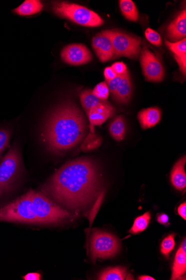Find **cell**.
Segmentation results:
<instances>
[{
    "label": "cell",
    "instance_id": "36",
    "mask_svg": "<svg viewBox=\"0 0 186 280\" xmlns=\"http://www.w3.org/2000/svg\"><path fill=\"white\" fill-rule=\"evenodd\" d=\"M138 279L140 280H154L155 279L153 277H152L150 276H148V275H142V276H140L138 277Z\"/></svg>",
    "mask_w": 186,
    "mask_h": 280
},
{
    "label": "cell",
    "instance_id": "6",
    "mask_svg": "<svg viewBox=\"0 0 186 280\" xmlns=\"http://www.w3.org/2000/svg\"><path fill=\"white\" fill-rule=\"evenodd\" d=\"M106 32L110 38L115 59L120 57L132 60L138 59L141 52L140 38L118 30H106Z\"/></svg>",
    "mask_w": 186,
    "mask_h": 280
},
{
    "label": "cell",
    "instance_id": "30",
    "mask_svg": "<svg viewBox=\"0 0 186 280\" xmlns=\"http://www.w3.org/2000/svg\"><path fill=\"white\" fill-rule=\"evenodd\" d=\"M111 67L118 75H124L128 71L126 65L122 62H116Z\"/></svg>",
    "mask_w": 186,
    "mask_h": 280
},
{
    "label": "cell",
    "instance_id": "24",
    "mask_svg": "<svg viewBox=\"0 0 186 280\" xmlns=\"http://www.w3.org/2000/svg\"><path fill=\"white\" fill-rule=\"evenodd\" d=\"M165 44L168 49L174 53V55L182 56L186 55V39L176 42H170L165 40Z\"/></svg>",
    "mask_w": 186,
    "mask_h": 280
},
{
    "label": "cell",
    "instance_id": "9",
    "mask_svg": "<svg viewBox=\"0 0 186 280\" xmlns=\"http://www.w3.org/2000/svg\"><path fill=\"white\" fill-rule=\"evenodd\" d=\"M62 60L66 64L72 66H80L88 64L92 60L91 52L82 44H71L62 48Z\"/></svg>",
    "mask_w": 186,
    "mask_h": 280
},
{
    "label": "cell",
    "instance_id": "18",
    "mask_svg": "<svg viewBox=\"0 0 186 280\" xmlns=\"http://www.w3.org/2000/svg\"><path fill=\"white\" fill-rule=\"evenodd\" d=\"M110 136L116 141H121L125 137L126 126L122 116L116 117L110 125Z\"/></svg>",
    "mask_w": 186,
    "mask_h": 280
},
{
    "label": "cell",
    "instance_id": "28",
    "mask_svg": "<svg viewBox=\"0 0 186 280\" xmlns=\"http://www.w3.org/2000/svg\"><path fill=\"white\" fill-rule=\"evenodd\" d=\"M10 132L6 129H0V154L6 148L10 139Z\"/></svg>",
    "mask_w": 186,
    "mask_h": 280
},
{
    "label": "cell",
    "instance_id": "26",
    "mask_svg": "<svg viewBox=\"0 0 186 280\" xmlns=\"http://www.w3.org/2000/svg\"><path fill=\"white\" fill-rule=\"evenodd\" d=\"M92 94L102 100H106L110 96V90L106 82H102L92 90Z\"/></svg>",
    "mask_w": 186,
    "mask_h": 280
},
{
    "label": "cell",
    "instance_id": "15",
    "mask_svg": "<svg viewBox=\"0 0 186 280\" xmlns=\"http://www.w3.org/2000/svg\"><path fill=\"white\" fill-rule=\"evenodd\" d=\"M186 156L176 162L170 174V180L173 186L178 190H184L186 186V174L184 166Z\"/></svg>",
    "mask_w": 186,
    "mask_h": 280
},
{
    "label": "cell",
    "instance_id": "11",
    "mask_svg": "<svg viewBox=\"0 0 186 280\" xmlns=\"http://www.w3.org/2000/svg\"><path fill=\"white\" fill-rule=\"evenodd\" d=\"M114 114L115 109L106 100L90 109L86 113L90 122V132L95 133V126H99L104 124Z\"/></svg>",
    "mask_w": 186,
    "mask_h": 280
},
{
    "label": "cell",
    "instance_id": "10",
    "mask_svg": "<svg viewBox=\"0 0 186 280\" xmlns=\"http://www.w3.org/2000/svg\"><path fill=\"white\" fill-rule=\"evenodd\" d=\"M92 45L96 56L102 62L105 63L115 59L110 38L106 31L96 34L92 38Z\"/></svg>",
    "mask_w": 186,
    "mask_h": 280
},
{
    "label": "cell",
    "instance_id": "1",
    "mask_svg": "<svg viewBox=\"0 0 186 280\" xmlns=\"http://www.w3.org/2000/svg\"><path fill=\"white\" fill-rule=\"evenodd\" d=\"M99 168L92 159L79 158L66 162L50 178L43 191L72 210L86 208L101 194Z\"/></svg>",
    "mask_w": 186,
    "mask_h": 280
},
{
    "label": "cell",
    "instance_id": "37",
    "mask_svg": "<svg viewBox=\"0 0 186 280\" xmlns=\"http://www.w3.org/2000/svg\"><path fill=\"white\" fill-rule=\"evenodd\" d=\"M181 249H182L184 253H186V239L184 238V242H182V244H181L180 247Z\"/></svg>",
    "mask_w": 186,
    "mask_h": 280
},
{
    "label": "cell",
    "instance_id": "32",
    "mask_svg": "<svg viewBox=\"0 0 186 280\" xmlns=\"http://www.w3.org/2000/svg\"><path fill=\"white\" fill-rule=\"evenodd\" d=\"M104 75L106 81H110L116 78L118 76L112 67H108L104 71Z\"/></svg>",
    "mask_w": 186,
    "mask_h": 280
},
{
    "label": "cell",
    "instance_id": "4",
    "mask_svg": "<svg viewBox=\"0 0 186 280\" xmlns=\"http://www.w3.org/2000/svg\"><path fill=\"white\" fill-rule=\"evenodd\" d=\"M54 13L58 17L86 27H97L104 25V22L98 14L84 7L67 2L52 3Z\"/></svg>",
    "mask_w": 186,
    "mask_h": 280
},
{
    "label": "cell",
    "instance_id": "38",
    "mask_svg": "<svg viewBox=\"0 0 186 280\" xmlns=\"http://www.w3.org/2000/svg\"><path fill=\"white\" fill-rule=\"evenodd\" d=\"M1 158H2V157H0V161H1V160H2V159H1Z\"/></svg>",
    "mask_w": 186,
    "mask_h": 280
},
{
    "label": "cell",
    "instance_id": "3",
    "mask_svg": "<svg viewBox=\"0 0 186 280\" xmlns=\"http://www.w3.org/2000/svg\"><path fill=\"white\" fill-rule=\"evenodd\" d=\"M74 215L42 193L29 190L0 209V221L39 224H56Z\"/></svg>",
    "mask_w": 186,
    "mask_h": 280
},
{
    "label": "cell",
    "instance_id": "23",
    "mask_svg": "<svg viewBox=\"0 0 186 280\" xmlns=\"http://www.w3.org/2000/svg\"><path fill=\"white\" fill-rule=\"evenodd\" d=\"M102 143L100 137L97 136L95 133L90 132L86 137L80 147L81 150L83 152H88L98 148Z\"/></svg>",
    "mask_w": 186,
    "mask_h": 280
},
{
    "label": "cell",
    "instance_id": "5",
    "mask_svg": "<svg viewBox=\"0 0 186 280\" xmlns=\"http://www.w3.org/2000/svg\"><path fill=\"white\" fill-rule=\"evenodd\" d=\"M22 170L20 153L16 146L12 147L0 163V198L12 189Z\"/></svg>",
    "mask_w": 186,
    "mask_h": 280
},
{
    "label": "cell",
    "instance_id": "22",
    "mask_svg": "<svg viewBox=\"0 0 186 280\" xmlns=\"http://www.w3.org/2000/svg\"><path fill=\"white\" fill-rule=\"evenodd\" d=\"M151 219L150 211L146 212L141 216L137 217L134 221L133 226L129 230V233L132 234H138L142 232L148 228Z\"/></svg>",
    "mask_w": 186,
    "mask_h": 280
},
{
    "label": "cell",
    "instance_id": "25",
    "mask_svg": "<svg viewBox=\"0 0 186 280\" xmlns=\"http://www.w3.org/2000/svg\"><path fill=\"white\" fill-rule=\"evenodd\" d=\"M175 234H171L163 240L160 244V252L168 258L175 246Z\"/></svg>",
    "mask_w": 186,
    "mask_h": 280
},
{
    "label": "cell",
    "instance_id": "2",
    "mask_svg": "<svg viewBox=\"0 0 186 280\" xmlns=\"http://www.w3.org/2000/svg\"><path fill=\"white\" fill-rule=\"evenodd\" d=\"M88 124L77 105L66 102L57 106L48 116L42 137L50 151L60 153L76 147L86 136Z\"/></svg>",
    "mask_w": 186,
    "mask_h": 280
},
{
    "label": "cell",
    "instance_id": "19",
    "mask_svg": "<svg viewBox=\"0 0 186 280\" xmlns=\"http://www.w3.org/2000/svg\"><path fill=\"white\" fill-rule=\"evenodd\" d=\"M120 7L122 14L128 21L136 22L138 20L139 13L134 2L131 0H121Z\"/></svg>",
    "mask_w": 186,
    "mask_h": 280
},
{
    "label": "cell",
    "instance_id": "34",
    "mask_svg": "<svg viewBox=\"0 0 186 280\" xmlns=\"http://www.w3.org/2000/svg\"><path fill=\"white\" fill-rule=\"evenodd\" d=\"M169 218L168 215L162 214L158 216V221L160 224L164 225H168L170 224L168 222Z\"/></svg>",
    "mask_w": 186,
    "mask_h": 280
},
{
    "label": "cell",
    "instance_id": "16",
    "mask_svg": "<svg viewBox=\"0 0 186 280\" xmlns=\"http://www.w3.org/2000/svg\"><path fill=\"white\" fill-rule=\"evenodd\" d=\"M43 5L38 0H26L21 6L14 9L13 12L19 16L34 15L42 12Z\"/></svg>",
    "mask_w": 186,
    "mask_h": 280
},
{
    "label": "cell",
    "instance_id": "14",
    "mask_svg": "<svg viewBox=\"0 0 186 280\" xmlns=\"http://www.w3.org/2000/svg\"><path fill=\"white\" fill-rule=\"evenodd\" d=\"M138 119L141 127L143 129L152 128L160 123L161 119V111L156 107L142 110L138 114Z\"/></svg>",
    "mask_w": 186,
    "mask_h": 280
},
{
    "label": "cell",
    "instance_id": "27",
    "mask_svg": "<svg viewBox=\"0 0 186 280\" xmlns=\"http://www.w3.org/2000/svg\"><path fill=\"white\" fill-rule=\"evenodd\" d=\"M145 36L152 44L156 46H160L162 45L161 37L159 34L153 30L152 29L148 28L145 32Z\"/></svg>",
    "mask_w": 186,
    "mask_h": 280
},
{
    "label": "cell",
    "instance_id": "29",
    "mask_svg": "<svg viewBox=\"0 0 186 280\" xmlns=\"http://www.w3.org/2000/svg\"><path fill=\"white\" fill-rule=\"evenodd\" d=\"M122 75H118L114 79L106 81L108 86L110 93H111L112 98H114L116 89L118 88L120 83L122 79Z\"/></svg>",
    "mask_w": 186,
    "mask_h": 280
},
{
    "label": "cell",
    "instance_id": "33",
    "mask_svg": "<svg viewBox=\"0 0 186 280\" xmlns=\"http://www.w3.org/2000/svg\"><path fill=\"white\" fill-rule=\"evenodd\" d=\"M25 280H40L42 279V274L37 272L28 273L22 277Z\"/></svg>",
    "mask_w": 186,
    "mask_h": 280
},
{
    "label": "cell",
    "instance_id": "17",
    "mask_svg": "<svg viewBox=\"0 0 186 280\" xmlns=\"http://www.w3.org/2000/svg\"><path fill=\"white\" fill-rule=\"evenodd\" d=\"M186 271V253L180 248L176 252L172 267L171 279H178L182 277Z\"/></svg>",
    "mask_w": 186,
    "mask_h": 280
},
{
    "label": "cell",
    "instance_id": "7",
    "mask_svg": "<svg viewBox=\"0 0 186 280\" xmlns=\"http://www.w3.org/2000/svg\"><path fill=\"white\" fill-rule=\"evenodd\" d=\"M120 243L114 235L101 230L93 231L90 239V253L93 262L97 258L114 257L118 253Z\"/></svg>",
    "mask_w": 186,
    "mask_h": 280
},
{
    "label": "cell",
    "instance_id": "8",
    "mask_svg": "<svg viewBox=\"0 0 186 280\" xmlns=\"http://www.w3.org/2000/svg\"><path fill=\"white\" fill-rule=\"evenodd\" d=\"M140 62L145 80L148 82L162 81L165 72L164 67L158 57L148 48L140 52Z\"/></svg>",
    "mask_w": 186,
    "mask_h": 280
},
{
    "label": "cell",
    "instance_id": "20",
    "mask_svg": "<svg viewBox=\"0 0 186 280\" xmlns=\"http://www.w3.org/2000/svg\"><path fill=\"white\" fill-rule=\"evenodd\" d=\"M80 97L82 107L86 113L90 109L104 101L98 98L92 94V91L90 89L82 91L80 94Z\"/></svg>",
    "mask_w": 186,
    "mask_h": 280
},
{
    "label": "cell",
    "instance_id": "35",
    "mask_svg": "<svg viewBox=\"0 0 186 280\" xmlns=\"http://www.w3.org/2000/svg\"><path fill=\"white\" fill-rule=\"evenodd\" d=\"M178 212L179 215L182 217L184 220H186V203L184 202V203L180 204L178 207Z\"/></svg>",
    "mask_w": 186,
    "mask_h": 280
},
{
    "label": "cell",
    "instance_id": "31",
    "mask_svg": "<svg viewBox=\"0 0 186 280\" xmlns=\"http://www.w3.org/2000/svg\"><path fill=\"white\" fill-rule=\"evenodd\" d=\"M174 58L178 62L180 69L182 73L186 75V55L182 56H177L174 55Z\"/></svg>",
    "mask_w": 186,
    "mask_h": 280
},
{
    "label": "cell",
    "instance_id": "13",
    "mask_svg": "<svg viewBox=\"0 0 186 280\" xmlns=\"http://www.w3.org/2000/svg\"><path fill=\"white\" fill-rule=\"evenodd\" d=\"M132 93H133V85L128 70L124 74L122 75L121 81L116 89L114 99L117 103L126 104L130 102Z\"/></svg>",
    "mask_w": 186,
    "mask_h": 280
},
{
    "label": "cell",
    "instance_id": "12",
    "mask_svg": "<svg viewBox=\"0 0 186 280\" xmlns=\"http://www.w3.org/2000/svg\"><path fill=\"white\" fill-rule=\"evenodd\" d=\"M166 36L170 41L178 42L186 37V11L184 10L167 29Z\"/></svg>",
    "mask_w": 186,
    "mask_h": 280
},
{
    "label": "cell",
    "instance_id": "21",
    "mask_svg": "<svg viewBox=\"0 0 186 280\" xmlns=\"http://www.w3.org/2000/svg\"><path fill=\"white\" fill-rule=\"evenodd\" d=\"M126 276V270L123 267H110L100 274V280H124Z\"/></svg>",
    "mask_w": 186,
    "mask_h": 280
}]
</instances>
